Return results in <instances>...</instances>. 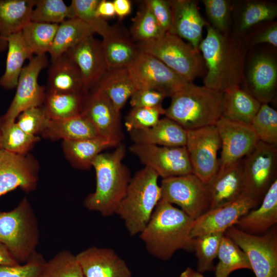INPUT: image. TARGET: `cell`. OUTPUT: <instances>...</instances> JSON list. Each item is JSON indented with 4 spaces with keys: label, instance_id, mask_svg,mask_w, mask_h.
I'll return each mask as SVG.
<instances>
[{
    "label": "cell",
    "instance_id": "4dcf8cb0",
    "mask_svg": "<svg viewBox=\"0 0 277 277\" xmlns=\"http://www.w3.org/2000/svg\"><path fill=\"white\" fill-rule=\"evenodd\" d=\"M94 87L101 89L119 112L138 90L128 68L107 70Z\"/></svg>",
    "mask_w": 277,
    "mask_h": 277
},
{
    "label": "cell",
    "instance_id": "7a4b0ae2",
    "mask_svg": "<svg viewBox=\"0 0 277 277\" xmlns=\"http://www.w3.org/2000/svg\"><path fill=\"white\" fill-rule=\"evenodd\" d=\"M193 222L181 209L161 200L140 237L151 255L167 260L179 250H193Z\"/></svg>",
    "mask_w": 277,
    "mask_h": 277
},
{
    "label": "cell",
    "instance_id": "7402d4cb",
    "mask_svg": "<svg viewBox=\"0 0 277 277\" xmlns=\"http://www.w3.org/2000/svg\"><path fill=\"white\" fill-rule=\"evenodd\" d=\"M276 82L275 60L270 55L261 54L251 62L244 89L261 104H268L274 98Z\"/></svg>",
    "mask_w": 277,
    "mask_h": 277
},
{
    "label": "cell",
    "instance_id": "ac0fdd59",
    "mask_svg": "<svg viewBox=\"0 0 277 277\" xmlns=\"http://www.w3.org/2000/svg\"><path fill=\"white\" fill-rule=\"evenodd\" d=\"M258 202L243 193L236 200L223 206L210 209L194 220L191 238L209 233H225L235 226L238 220L258 204Z\"/></svg>",
    "mask_w": 277,
    "mask_h": 277
},
{
    "label": "cell",
    "instance_id": "c3c4849f",
    "mask_svg": "<svg viewBox=\"0 0 277 277\" xmlns=\"http://www.w3.org/2000/svg\"><path fill=\"white\" fill-rule=\"evenodd\" d=\"M207 16L213 28L223 34H228L230 2L227 0H203Z\"/></svg>",
    "mask_w": 277,
    "mask_h": 277
},
{
    "label": "cell",
    "instance_id": "f6af8a7d",
    "mask_svg": "<svg viewBox=\"0 0 277 277\" xmlns=\"http://www.w3.org/2000/svg\"><path fill=\"white\" fill-rule=\"evenodd\" d=\"M100 0H72V6L77 17L88 25L94 31L102 37L105 36L111 29L106 20L100 17L96 9Z\"/></svg>",
    "mask_w": 277,
    "mask_h": 277
},
{
    "label": "cell",
    "instance_id": "8d00e7d4",
    "mask_svg": "<svg viewBox=\"0 0 277 277\" xmlns=\"http://www.w3.org/2000/svg\"><path fill=\"white\" fill-rule=\"evenodd\" d=\"M58 25L31 21L21 31L23 38L33 55L46 54L52 47Z\"/></svg>",
    "mask_w": 277,
    "mask_h": 277
},
{
    "label": "cell",
    "instance_id": "603a6c76",
    "mask_svg": "<svg viewBox=\"0 0 277 277\" xmlns=\"http://www.w3.org/2000/svg\"><path fill=\"white\" fill-rule=\"evenodd\" d=\"M172 22L169 32L187 40L196 50L201 41L203 27L208 23L201 15L196 1H170Z\"/></svg>",
    "mask_w": 277,
    "mask_h": 277
},
{
    "label": "cell",
    "instance_id": "7c38bea8",
    "mask_svg": "<svg viewBox=\"0 0 277 277\" xmlns=\"http://www.w3.org/2000/svg\"><path fill=\"white\" fill-rule=\"evenodd\" d=\"M48 65L46 54L35 55L24 67L19 75L16 92L8 110L0 117V122H15L25 110L43 105L46 91L45 86L38 83L41 71Z\"/></svg>",
    "mask_w": 277,
    "mask_h": 277
},
{
    "label": "cell",
    "instance_id": "7dc6e473",
    "mask_svg": "<svg viewBox=\"0 0 277 277\" xmlns=\"http://www.w3.org/2000/svg\"><path fill=\"white\" fill-rule=\"evenodd\" d=\"M50 119L43 105L29 108L23 111L15 122L19 127L29 134L37 136L46 128Z\"/></svg>",
    "mask_w": 277,
    "mask_h": 277
},
{
    "label": "cell",
    "instance_id": "ab89813d",
    "mask_svg": "<svg viewBox=\"0 0 277 277\" xmlns=\"http://www.w3.org/2000/svg\"><path fill=\"white\" fill-rule=\"evenodd\" d=\"M75 17L72 6L63 0H36L32 10L31 21L59 25Z\"/></svg>",
    "mask_w": 277,
    "mask_h": 277
},
{
    "label": "cell",
    "instance_id": "9f6ffc18",
    "mask_svg": "<svg viewBox=\"0 0 277 277\" xmlns=\"http://www.w3.org/2000/svg\"><path fill=\"white\" fill-rule=\"evenodd\" d=\"M19 264L7 248L0 243V266L15 265Z\"/></svg>",
    "mask_w": 277,
    "mask_h": 277
},
{
    "label": "cell",
    "instance_id": "8992f818",
    "mask_svg": "<svg viewBox=\"0 0 277 277\" xmlns=\"http://www.w3.org/2000/svg\"><path fill=\"white\" fill-rule=\"evenodd\" d=\"M39 230L33 208L27 197L9 211H0V243L19 264L36 251Z\"/></svg>",
    "mask_w": 277,
    "mask_h": 277
},
{
    "label": "cell",
    "instance_id": "277c9868",
    "mask_svg": "<svg viewBox=\"0 0 277 277\" xmlns=\"http://www.w3.org/2000/svg\"><path fill=\"white\" fill-rule=\"evenodd\" d=\"M223 93L188 83L171 97L164 115L187 131L214 125L222 115Z\"/></svg>",
    "mask_w": 277,
    "mask_h": 277
},
{
    "label": "cell",
    "instance_id": "6da1fadb",
    "mask_svg": "<svg viewBox=\"0 0 277 277\" xmlns=\"http://www.w3.org/2000/svg\"><path fill=\"white\" fill-rule=\"evenodd\" d=\"M199 49L207 72L204 86L222 93L239 86L244 79L246 46L238 37L222 33L208 23Z\"/></svg>",
    "mask_w": 277,
    "mask_h": 277
},
{
    "label": "cell",
    "instance_id": "3957f363",
    "mask_svg": "<svg viewBox=\"0 0 277 277\" xmlns=\"http://www.w3.org/2000/svg\"><path fill=\"white\" fill-rule=\"evenodd\" d=\"M126 151L121 143L112 152L101 153L94 159L92 167L95 172L96 187L84 201L87 209L104 216L115 214L131 179L130 170L123 163Z\"/></svg>",
    "mask_w": 277,
    "mask_h": 277
},
{
    "label": "cell",
    "instance_id": "db71d44e",
    "mask_svg": "<svg viewBox=\"0 0 277 277\" xmlns=\"http://www.w3.org/2000/svg\"><path fill=\"white\" fill-rule=\"evenodd\" d=\"M97 15L104 19L113 17L115 13L113 2L107 0H100L97 5Z\"/></svg>",
    "mask_w": 277,
    "mask_h": 277
},
{
    "label": "cell",
    "instance_id": "6f0895ef",
    "mask_svg": "<svg viewBox=\"0 0 277 277\" xmlns=\"http://www.w3.org/2000/svg\"><path fill=\"white\" fill-rule=\"evenodd\" d=\"M179 277H205L202 274L190 267H187L180 275Z\"/></svg>",
    "mask_w": 277,
    "mask_h": 277
},
{
    "label": "cell",
    "instance_id": "816d5d0a",
    "mask_svg": "<svg viewBox=\"0 0 277 277\" xmlns=\"http://www.w3.org/2000/svg\"><path fill=\"white\" fill-rule=\"evenodd\" d=\"M166 96L159 91L141 89L137 90L130 97V104L132 108H154L162 106Z\"/></svg>",
    "mask_w": 277,
    "mask_h": 277
},
{
    "label": "cell",
    "instance_id": "4316f807",
    "mask_svg": "<svg viewBox=\"0 0 277 277\" xmlns=\"http://www.w3.org/2000/svg\"><path fill=\"white\" fill-rule=\"evenodd\" d=\"M36 0H0V52L7 48L8 37L21 32L31 21Z\"/></svg>",
    "mask_w": 277,
    "mask_h": 277
},
{
    "label": "cell",
    "instance_id": "680465c9",
    "mask_svg": "<svg viewBox=\"0 0 277 277\" xmlns=\"http://www.w3.org/2000/svg\"><path fill=\"white\" fill-rule=\"evenodd\" d=\"M1 149H2V146L1 136V133H0V150Z\"/></svg>",
    "mask_w": 277,
    "mask_h": 277
},
{
    "label": "cell",
    "instance_id": "b9f144b4",
    "mask_svg": "<svg viewBox=\"0 0 277 277\" xmlns=\"http://www.w3.org/2000/svg\"><path fill=\"white\" fill-rule=\"evenodd\" d=\"M39 277H85L76 255L63 250L45 262Z\"/></svg>",
    "mask_w": 277,
    "mask_h": 277
},
{
    "label": "cell",
    "instance_id": "52a82bcc",
    "mask_svg": "<svg viewBox=\"0 0 277 277\" xmlns=\"http://www.w3.org/2000/svg\"><path fill=\"white\" fill-rule=\"evenodd\" d=\"M136 44L141 51L156 57L188 82L203 73L205 66L200 50L175 34L167 32L156 39Z\"/></svg>",
    "mask_w": 277,
    "mask_h": 277
},
{
    "label": "cell",
    "instance_id": "e0dca14e",
    "mask_svg": "<svg viewBox=\"0 0 277 277\" xmlns=\"http://www.w3.org/2000/svg\"><path fill=\"white\" fill-rule=\"evenodd\" d=\"M221 140L219 170L242 160L259 141L250 125L236 123L221 116L215 124Z\"/></svg>",
    "mask_w": 277,
    "mask_h": 277
},
{
    "label": "cell",
    "instance_id": "30bf717a",
    "mask_svg": "<svg viewBox=\"0 0 277 277\" xmlns=\"http://www.w3.org/2000/svg\"><path fill=\"white\" fill-rule=\"evenodd\" d=\"M242 161L244 193L259 203L276 179L277 146L259 141Z\"/></svg>",
    "mask_w": 277,
    "mask_h": 277
},
{
    "label": "cell",
    "instance_id": "d6a6232c",
    "mask_svg": "<svg viewBox=\"0 0 277 277\" xmlns=\"http://www.w3.org/2000/svg\"><path fill=\"white\" fill-rule=\"evenodd\" d=\"M5 70L0 77V86L6 90L16 88L25 61L34 56L26 45L21 32L9 36Z\"/></svg>",
    "mask_w": 277,
    "mask_h": 277
},
{
    "label": "cell",
    "instance_id": "9c48e42d",
    "mask_svg": "<svg viewBox=\"0 0 277 277\" xmlns=\"http://www.w3.org/2000/svg\"><path fill=\"white\" fill-rule=\"evenodd\" d=\"M224 234L245 253L255 277H277L276 229L264 235H254L233 226Z\"/></svg>",
    "mask_w": 277,
    "mask_h": 277
},
{
    "label": "cell",
    "instance_id": "1f68e13d",
    "mask_svg": "<svg viewBox=\"0 0 277 277\" xmlns=\"http://www.w3.org/2000/svg\"><path fill=\"white\" fill-rule=\"evenodd\" d=\"M50 141L79 140L100 136L90 121L81 114L71 118L51 120L41 134Z\"/></svg>",
    "mask_w": 277,
    "mask_h": 277
},
{
    "label": "cell",
    "instance_id": "f5cc1de1",
    "mask_svg": "<svg viewBox=\"0 0 277 277\" xmlns=\"http://www.w3.org/2000/svg\"><path fill=\"white\" fill-rule=\"evenodd\" d=\"M264 43H268L276 47L277 25L276 23L272 25L256 35L252 41L253 45Z\"/></svg>",
    "mask_w": 277,
    "mask_h": 277
},
{
    "label": "cell",
    "instance_id": "bcb514c9",
    "mask_svg": "<svg viewBox=\"0 0 277 277\" xmlns=\"http://www.w3.org/2000/svg\"><path fill=\"white\" fill-rule=\"evenodd\" d=\"M164 114L165 109L162 106L134 107L126 116L124 125L128 132L148 129L155 125L160 119V115Z\"/></svg>",
    "mask_w": 277,
    "mask_h": 277
},
{
    "label": "cell",
    "instance_id": "ee69618b",
    "mask_svg": "<svg viewBox=\"0 0 277 277\" xmlns=\"http://www.w3.org/2000/svg\"><path fill=\"white\" fill-rule=\"evenodd\" d=\"M277 15L274 4L263 1H250L243 7L239 17L238 30L243 32L261 22L272 20Z\"/></svg>",
    "mask_w": 277,
    "mask_h": 277
},
{
    "label": "cell",
    "instance_id": "9a60e30c",
    "mask_svg": "<svg viewBox=\"0 0 277 277\" xmlns=\"http://www.w3.org/2000/svg\"><path fill=\"white\" fill-rule=\"evenodd\" d=\"M81 114L93 125L100 136L117 144L122 142L124 135L120 112L101 89L94 87L87 93Z\"/></svg>",
    "mask_w": 277,
    "mask_h": 277
},
{
    "label": "cell",
    "instance_id": "4fadbf2b",
    "mask_svg": "<svg viewBox=\"0 0 277 277\" xmlns=\"http://www.w3.org/2000/svg\"><path fill=\"white\" fill-rule=\"evenodd\" d=\"M138 89L154 90L171 97L188 83L154 56L141 51L128 67Z\"/></svg>",
    "mask_w": 277,
    "mask_h": 277
},
{
    "label": "cell",
    "instance_id": "d6986e66",
    "mask_svg": "<svg viewBox=\"0 0 277 277\" xmlns=\"http://www.w3.org/2000/svg\"><path fill=\"white\" fill-rule=\"evenodd\" d=\"M76 257L85 277H132L126 262L112 249L92 246Z\"/></svg>",
    "mask_w": 277,
    "mask_h": 277
},
{
    "label": "cell",
    "instance_id": "44dd1931",
    "mask_svg": "<svg viewBox=\"0 0 277 277\" xmlns=\"http://www.w3.org/2000/svg\"><path fill=\"white\" fill-rule=\"evenodd\" d=\"M101 45L107 70L129 67L141 52L129 32L120 23L111 26Z\"/></svg>",
    "mask_w": 277,
    "mask_h": 277
},
{
    "label": "cell",
    "instance_id": "5bb4252c",
    "mask_svg": "<svg viewBox=\"0 0 277 277\" xmlns=\"http://www.w3.org/2000/svg\"><path fill=\"white\" fill-rule=\"evenodd\" d=\"M129 149L145 166L152 169L162 179L192 173L185 146L133 144Z\"/></svg>",
    "mask_w": 277,
    "mask_h": 277
},
{
    "label": "cell",
    "instance_id": "74e56055",
    "mask_svg": "<svg viewBox=\"0 0 277 277\" xmlns=\"http://www.w3.org/2000/svg\"><path fill=\"white\" fill-rule=\"evenodd\" d=\"M2 149L10 152L26 155L40 140L38 136L28 134L21 129L15 121L0 122Z\"/></svg>",
    "mask_w": 277,
    "mask_h": 277
},
{
    "label": "cell",
    "instance_id": "2e32d148",
    "mask_svg": "<svg viewBox=\"0 0 277 277\" xmlns=\"http://www.w3.org/2000/svg\"><path fill=\"white\" fill-rule=\"evenodd\" d=\"M39 165L31 154L21 155L0 150V196L17 188L26 193L34 190Z\"/></svg>",
    "mask_w": 277,
    "mask_h": 277
},
{
    "label": "cell",
    "instance_id": "836d02e7",
    "mask_svg": "<svg viewBox=\"0 0 277 277\" xmlns=\"http://www.w3.org/2000/svg\"><path fill=\"white\" fill-rule=\"evenodd\" d=\"M93 30L77 17L67 19L58 26L49 53L53 62L84 38L93 35Z\"/></svg>",
    "mask_w": 277,
    "mask_h": 277
},
{
    "label": "cell",
    "instance_id": "f546056e",
    "mask_svg": "<svg viewBox=\"0 0 277 277\" xmlns=\"http://www.w3.org/2000/svg\"><path fill=\"white\" fill-rule=\"evenodd\" d=\"M261 104L247 91L236 86L223 93L222 116L250 125Z\"/></svg>",
    "mask_w": 277,
    "mask_h": 277
},
{
    "label": "cell",
    "instance_id": "e575fe53",
    "mask_svg": "<svg viewBox=\"0 0 277 277\" xmlns=\"http://www.w3.org/2000/svg\"><path fill=\"white\" fill-rule=\"evenodd\" d=\"M87 93L75 94L46 91L43 106L49 119L61 120L80 115Z\"/></svg>",
    "mask_w": 277,
    "mask_h": 277
},
{
    "label": "cell",
    "instance_id": "8fae6325",
    "mask_svg": "<svg viewBox=\"0 0 277 277\" xmlns=\"http://www.w3.org/2000/svg\"><path fill=\"white\" fill-rule=\"evenodd\" d=\"M185 147L192 173L208 185L219 168L221 140L215 125L188 130Z\"/></svg>",
    "mask_w": 277,
    "mask_h": 277
},
{
    "label": "cell",
    "instance_id": "60d3db41",
    "mask_svg": "<svg viewBox=\"0 0 277 277\" xmlns=\"http://www.w3.org/2000/svg\"><path fill=\"white\" fill-rule=\"evenodd\" d=\"M224 233H212L193 239V250L197 258V271L203 273L214 270L213 262L217 257Z\"/></svg>",
    "mask_w": 277,
    "mask_h": 277
},
{
    "label": "cell",
    "instance_id": "681fc988",
    "mask_svg": "<svg viewBox=\"0 0 277 277\" xmlns=\"http://www.w3.org/2000/svg\"><path fill=\"white\" fill-rule=\"evenodd\" d=\"M46 261L35 252L23 264L0 266V277H39Z\"/></svg>",
    "mask_w": 277,
    "mask_h": 277
},
{
    "label": "cell",
    "instance_id": "d4e9b609",
    "mask_svg": "<svg viewBox=\"0 0 277 277\" xmlns=\"http://www.w3.org/2000/svg\"><path fill=\"white\" fill-rule=\"evenodd\" d=\"M129 133L134 144L166 147L185 146L187 138V130L166 116L149 128Z\"/></svg>",
    "mask_w": 277,
    "mask_h": 277
},
{
    "label": "cell",
    "instance_id": "11a10c76",
    "mask_svg": "<svg viewBox=\"0 0 277 277\" xmlns=\"http://www.w3.org/2000/svg\"><path fill=\"white\" fill-rule=\"evenodd\" d=\"M114 8L116 15L120 19H122L128 15L132 8L131 2L129 0H114Z\"/></svg>",
    "mask_w": 277,
    "mask_h": 277
},
{
    "label": "cell",
    "instance_id": "83f0119b",
    "mask_svg": "<svg viewBox=\"0 0 277 277\" xmlns=\"http://www.w3.org/2000/svg\"><path fill=\"white\" fill-rule=\"evenodd\" d=\"M63 93H87L81 72L65 53L52 62L48 70L47 91Z\"/></svg>",
    "mask_w": 277,
    "mask_h": 277
},
{
    "label": "cell",
    "instance_id": "ffe728a7",
    "mask_svg": "<svg viewBox=\"0 0 277 277\" xmlns=\"http://www.w3.org/2000/svg\"><path fill=\"white\" fill-rule=\"evenodd\" d=\"M66 54L78 67L85 89L89 92L96 86L107 71L101 42L93 35L88 36Z\"/></svg>",
    "mask_w": 277,
    "mask_h": 277
},
{
    "label": "cell",
    "instance_id": "f35d334b",
    "mask_svg": "<svg viewBox=\"0 0 277 277\" xmlns=\"http://www.w3.org/2000/svg\"><path fill=\"white\" fill-rule=\"evenodd\" d=\"M129 32L132 40L136 43L156 39L166 33L160 28L151 11L143 2L132 19Z\"/></svg>",
    "mask_w": 277,
    "mask_h": 277
},
{
    "label": "cell",
    "instance_id": "f1b7e54d",
    "mask_svg": "<svg viewBox=\"0 0 277 277\" xmlns=\"http://www.w3.org/2000/svg\"><path fill=\"white\" fill-rule=\"evenodd\" d=\"M118 144L101 136L79 140L62 141L64 155L70 165L80 170H89L96 157L104 150Z\"/></svg>",
    "mask_w": 277,
    "mask_h": 277
},
{
    "label": "cell",
    "instance_id": "d590c367",
    "mask_svg": "<svg viewBox=\"0 0 277 277\" xmlns=\"http://www.w3.org/2000/svg\"><path fill=\"white\" fill-rule=\"evenodd\" d=\"M217 257L219 261L214 268L215 277H228L231 273L238 269L251 270L245 253L225 234L221 240Z\"/></svg>",
    "mask_w": 277,
    "mask_h": 277
},
{
    "label": "cell",
    "instance_id": "5b68a950",
    "mask_svg": "<svg viewBox=\"0 0 277 277\" xmlns=\"http://www.w3.org/2000/svg\"><path fill=\"white\" fill-rule=\"evenodd\" d=\"M159 177L147 166L131 177L115 213L124 221L131 235L140 234L144 229L161 199Z\"/></svg>",
    "mask_w": 277,
    "mask_h": 277
},
{
    "label": "cell",
    "instance_id": "7bdbcfd3",
    "mask_svg": "<svg viewBox=\"0 0 277 277\" xmlns=\"http://www.w3.org/2000/svg\"><path fill=\"white\" fill-rule=\"evenodd\" d=\"M259 141L277 146V112L262 104L250 125Z\"/></svg>",
    "mask_w": 277,
    "mask_h": 277
},
{
    "label": "cell",
    "instance_id": "ba28073f",
    "mask_svg": "<svg viewBox=\"0 0 277 277\" xmlns=\"http://www.w3.org/2000/svg\"><path fill=\"white\" fill-rule=\"evenodd\" d=\"M161 199L176 204L193 220L210 208L208 185L192 173L162 179Z\"/></svg>",
    "mask_w": 277,
    "mask_h": 277
},
{
    "label": "cell",
    "instance_id": "f907efd6",
    "mask_svg": "<svg viewBox=\"0 0 277 277\" xmlns=\"http://www.w3.org/2000/svg\"><path fill=\"white\" fill-rule=\"evenodd\" d=\"M143 2L150 10L162 30L164 32H168L172 22L170 1L146 0Z\"/></svg>",
    "mask_w": 277,
    "mask_h": 277
},
{
    "label": "cell",
    "instance_id": "484cf974",
    "mask_svg": "<svg viewBox=\"0 0 277 277\" xmlns=\"http://www.w3.org/2000/svg\"><path fill=\"white\" fill-rule=\"evenodd\" d=\"M277 223V180L271 185L258 208L251 209L235 225L246 233L261 235Z\"/></svg>",
    "mask_w": 277,
    "mask_h": 277
},
{
    "label": "cell",
    "instance_id": "cb8c5ba5",
    "mask_svg": "<svg viewBox=\"0 0 277 277\" xmlns=\"http://www.w3.org/2000/svg\"><path fill=\"white\" fill-rule=\"evenodd\" d=\"M242 160L219 170L208 184L210 209L231 202L244 193L245 182Z\"/></svg>",
    "mask_w": 277,
    "mask_h": 277
}]
</instances>
